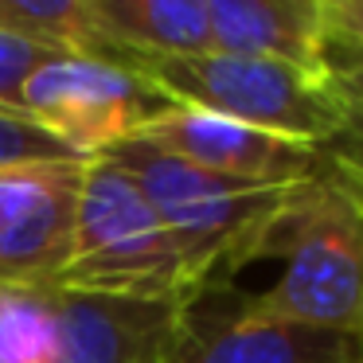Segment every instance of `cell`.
Wrapping results in <instances>:
<instances>
[{"label": "cell", "mask_w": 363, "mask_h": 363, "mask_svg": "<svg viewBox=\"0 0 363 363\" xmlns=\"http://www.w3.org/2000/svg\"><path fill=\"white\" fill-rule=\"evenodd\" d=\"M106 157L145 191L188 269L191 289L227 285L238 277V269L258 262L269 227L297 188V184L262 188V184L227 180L141 137L110 149Z\"/></svg>", "instance_id": "1"}, {"label": "cell", "mask_w": 363, "mask_h": 363, "mask_svg": "<svg viewBox=\"0 0 363 363\" xmlns=\"http://www.w3.org/2000/svg\"><path fill=\"white\" fill-rule=\"evenodd\" d=\"M157 90L168 106H196L266 133L320 149L340 125V98L328 71L262 55L196 51V55H102Z\"/></svg>", "instance_id": "2"}, {"label": "cell", "mask_w": 363, "mask_h": 363, "mask_svg": "<svg viewBox=\"0 0 363 363\" xmlns=\"http://www.w3.org/2000/svg\"><path fill=\"white\" fill-rule=\"evenodd\" d=\"M262 258L285 262L281 277L254 293L262 313L363 340V211L344 188L328 176L297 184Z\"/></svg>", "instance_id": "3"}, {"label": "cell", "mask_w": 363, "mask_h": 363, "mask_svg": "<svg viewBox=\"0 0 363 363\" xmlns=\"http://www.w3.org/2000/svg\"><path fill=\"white\" fill-rule=\"evenodd\" d=\"M55 285L168 305H180L196 293L164 223L110 157H90L82 168L71 258Z\"/></svg>", "instance_id": "4"}, {"label": "cell", "mask_w": 363, "mask_h": 363, "mask_svg": "<svg viewBox=\"0 0 363 363\" xmlns=\"http://www.w3.org/2000/svg\"><path fill=\"white\" fill-rule=\"evenodd\" d=\"M164 106V98L137 74L90 51L51 55L32 71L20 94V113L82 160L133 141Z\"/></svg>", "instance_id": "5"}, {"label": "cell", "mask_w": 363, "mask_h": 363, "mask_svg": "<svg viewBox=\"0 0 363 363\" xmlns=\"http://www.w3.org/2000/svg\"><path fill=\"white\" fill-rule=\"evenodd\" d=\"M164 363H363V340L269 316L227 281L176 305Z\"/></svg>", "instance_id": "6"}, {"label": "cell", "mask_w": 363, "mask_h": 363, "mask_svg": "<svg viewBox=\"0 0 363 363\" xmlns=\"http://www.w3.org/2000/svg\"><path fill=\"white\" fill-rule=\"evenodd\" d=\"M86 160L0 164V285H55L71 258Z\"/></svg>", "instance_id": "7"}, {"label": "cell", "mask_w": 363, "mask_h": 363, "mask_svg": "<svg viewBox=\"0 0 363 363\" xmlns=\"http://www.w3.org/2000/svg\"><path fill=\"white\" fill-rule=\"evenodd\" d=\"M137 137L203 172L262 184V188H289V184H308L324 176V160L313 145L289 141L196 106H164L157 118L145 121Z\"/></svg>", "instance_id": "8"}, {"label": "cell", "mask_w": 363, "mask_h": 363, "mask_svg": "<svg viewBox=\"0 0 363 363\" xmlns=\"http://www.w3.org/2000/svg\"><path fill=\"white\" fill-rule=\"evenodd\" d=\"M51 363H164L176 305L51 285Z\"/></svg>", "instance_id": "9"}, {"label": "cell", "mask_w": 363, "mask_h": 363, "mask_svg": "<svg viewBox=\"0 0 363 363\" xmlns=\"http://www.w3.org/2000/svg\"><path fill=\"white\" fill-rule=\"evenodd\" d=\"M90 55H196L211 48L207 0H82Z\"/></svg>", "instance_id": "10"}, {"label": "cell", "mask_w": 363, "mask_h": 363, "mask_svg": "<svg viewBox=\"0 0 363 363\" xmlns=\"http://www.w3.org/2000/svg\"><path fill=\"white\" fill-rule=\"evenodd\" d=\"M207 28L215 51L328 71L316 0H207Z\"/></svg>", "instance_id": "11"}, {"label": "cell", "mask_w": 363, "mask_h": 363, "mask_svg": "<svg viewBox=\"0 0 363 363\" xmlns=\"http://www.w3.org/2000/svg\"><path fill=\"white\" fill-rule=\"evenodd\" d=\"M328 74L340 98V125L316 152L324 160V176L363 211V63L328 67Z\"/></svg>", "instance_id": "12"}, {"label": "cell", "mask_w": 363, "mask_h": 363, "mask_svg": "<svg viewBox=\"0 0 363 363\" xmlns=\"http://www.w3.org/2000/svg\"><path fill=\"white\" fill-rule=\"evenodd\" d=\"M51 285H0V363H51Z\"/></svg>", "instance_id": "13"}, {"label": "cell", "mask_w": 363, "mask_h": 363, "mask_svg": "<svg viewBox=\"0 0 363 363\" xmlns=\"http://www.w3.org/2000/svg\"><path fill=\"white\" fill-rule=\"evenodd\" d=\"M0 32L59 51H90L82 0H0Z\"/></svg>", "instance_id": "14"}, {"label": "cell", "mask_w": 363, "mask_h": 363, "mask_svg": "<svg viewBox=\"0 0 363 363\" xmlns=\"http://www.w3.org/2000/svg\"><path fill=\"white\" fill-rule=\"evenodd\" d=\"M324 32V67L363 63V0H316Z\"/></svg>", "instance_id": "15"}, {"label": "cell", "mask_w": 363, "mask_h": 363, "mask_svg": "<svg viewBox=\"0 0 363 363\" xmlns=\"http://www.w3.org/2000/svg\"><path fill=\"white\" fill-rule=\"evenodd\" d=\"M74 152L48 137L24 113L0 106V164H28V160H71Z\"/></svg>", "instance_id": "16"}, {"label": "cell", "mask_w": 363, "mask_h": 363, "mask_svg": "<svg viewBox=\"0 0 363 363\" xmlns=\"http://www.w3.org/2000/svg\"><path fill=\"white\" fill-rule=\"evenodd\" d=\"M51 55H63L59 48L48 43L24 40V35H9L0 32V106L20 113V94H24V82L32 79V71L40 63H48Z\"/></svg>", "instance_id": "17"}]
</instances>
